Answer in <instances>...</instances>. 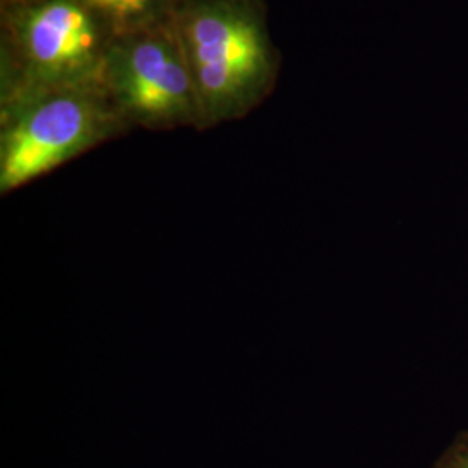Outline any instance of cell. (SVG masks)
Segmentation results:
<instances>
[{"label": "cell", "mask_w": 468, "mask_h": 468, "mask_svg": "<svg viewBox=\"0 0 468 468\" xmlns=\"http://www.w3.org/2000/svg\"><path fill=\"white\" fill-rule=\"evenodd\" d=\"M113 38L172 21L183 0H85Z\"/></svg>", "instance_id": "5"}, {"label": "cell", "mask_w": 468, "mask_h": 468, "mask_svg": "<svg viewBox=\"0 0 468 468\" xmlns=\"http://www.w3.org/2000/svg\"><path fill=\"white\" fill-rule=\"evenodd\" d=\"M0 2H5V0H0Z\"/></svg>", "instance_id": "7"}, {"label": "cell", "mask_w": 468, "mask_h": 468, "mask_svg": "<svg viewBox=\"0 0 468 468\" xmlns=\"http://www.w3.org/2000/svg\"><path fill=\"white\" fill-rule=\"evenodd\" d=\"M131 129L102 82L54 87L0 102V193L30 185Z\"/></svg>", "instance_id": "3"}, {"label": "cell", "mask_w": 468, "mask_h": 468, "mask_svg": "<svg viewBox=\"0 0 468 468\" xmlns=\"http://www.w3.org/2000/svg\"><path fill=\"white\" fill-rule=\"evenodd\" d=\"M431 468H468V431L454 435Z\"/></svg>", "instance_id": "6"}, {"label": "cell", "mask_w": 468, "mask_h": 468, "mask_svg": "<svg viewBox=\"0 0 468 468\" xmlns=\"http://www.w3.org/2000/svg\"><path fill=\"white\" fill-rule=\"evenodd\" d=\"M113 35L85 0L0 2V102L100 84Z\"/></svg>", "instance_id": "2"}, {"label": "cell", "mask_w": 468, "mask_h": 468, "mask_svg": "<svg viewBox=\"0 0 468 468\" xmlns=\"http://www.w3.org/2000/svg\"><path fill=\"white\" fill-rule=\"evenodd\" d=\"M102 85L133 129L203 131L200 102L176 17L115 37L106 52Z\"/></svg>", "instance_id": "4"}, {"label": "cell", "mask_w": 468, "mask_h": 468, "mask_svg": "<svg viewBox=\"0 0 468 468\" xmlns=\"http://www.w3.org/2000/svg\"><path fill=\"white\" fill-rule=\"evenodd\" d=\"M203 129L249 115L278 80L264 0H183L176 13Z\"/></svg>", "instance_id": "1"}]
</instances>
